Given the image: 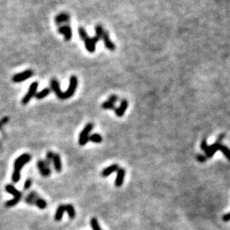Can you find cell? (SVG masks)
Segmentation results:
<instances>
[{
  "instance_id": "obj_1",
  "label": "cell",
  "mask_w": 230,
  "mask_h": 230,
  "mask_svg": "<svg viewBox=\"0 0 230 230\" xmlns=\"http://www.w3.org/2000/svg\"><path fill=\"white\" fill-rule=\"evenodd\" d=\"M79 34L82 38V40L84 42V45H85L86 49L89 52L93 53L95 52L96 50V44L99 40L102 39V37H103L104 32L106 31L104 30V29L102 28V25H97L95 27V32H96V35L93 38H89L87 32L84 30V28L80 27L79 29Z\"/></svg>"
},
{
  "instance_id": "obj_2",
  "label": "cell",
  "mask_w": 230,
  "mask_h": 230,
  "mask_svg": "<svg viewBox=\"0 0 230 230\" xmlns=\"http://www.w3.org/2000/svg\"><path fill=\"white\" fill-rule=\"evenodd\" d=\"M50 84L52 90L54 91V93H56L58 99H67L73 97V94L75 93V91L77 88V84H78V79H77L76 77L74 76V75L71 76L70 79L69 88H68L67 91L65 92L61 91V90L60 89L59 83H58V82L56 79H53L51 80Z\"/></svg>"
},
{
  "instance_id": "obj_3",
  "label": "cell",
  "mask_w": 230,
  "mask_h": 230,
  "mask_svg": "<svg viewBox=\"0 0 230 230\" xmlns=\"http://www.w3.org/2000/svg\"><path fill=\"white\" fill-rule=\"evenodd\" d=\"M224 135H220V137H219V138L218 139V141H217L214 143H213L212 145H211V146H209V145L207 144L205 139H204L203 141H202V142L201 143V148L202 150H204L205 152V154H206V156H205V157H206L207 159L211 158L217 151L220 150L221 152H223V154L226 156V159L230 161V150L228 147H226V146H224L223 144L221 143V141Z\"/></svg>"
},
{
  "instance_id": "obj_4",
  "label": "cell",
  "mask_w": 230,
  "mask_h": 230,
  "mask_svg": "<svg viewBox=\"0 0 230 230\" xmlns=\"http://www.w3.org/2000/svg\"><path fill=\"white\" fill-rule=\"evenodd\" d=\"M31 160V156L29 154H23L18 157L16 159L15 162H14V170L12 174V181L14 183H17L20 179V171H21L22 167L26 163H28Z\"/></svg>"
},
{
  "instance_id": "obj_5",
  "label": "cell",
  "mask_w": 230,
  "mask_h": 230,
  "mask_svg": "<svg viewBox=\"0 0 230 230\" xmlns=\"http://www.w3.org/2000/svg\"><path fill=\"white\" fill-rule=\"evenodd\" d=\"M93 128V123H88L84 128L83 129L82 132L80 133L79 138V143L81 146H84V145L87 143L88 141V138H89V133L92 131Z\"/></svg>"
},
{
  "instance_id": "obj_6",
  "label": "cell",
  "mask_w": 230,
  "mask_h": 230,
  "mask_svg": "<svg viewBox=\"0 0 230 230\" xmlns=\"http://www.w3.org/2000/svg\"><path fill=\"white\" fill-rule=\"evenodd\" d=\"M33 75H34V72L32 70H27L14 75L12 77V81L15 83H20V82H24V81L31 78Z\"/></svg>"
},
{
  "instance_id": "obj_7",
  "label": "cell",
  "mask_w": 230,
  "mask_h": 230,
  "mask_svg": "<svg viewBox=\"0 0 230 230\" xmlns=\"http://www.w3.org/2000/svg\"><path fill=\"white\" fill-rule=\"evenodd\" d=\"M38 82H33L30 84L29 88V91L27 92V93L24 96V97L22 99V103L23 105H26L29 101L32 99V98L35 95L37 89H38Z\"/></svg>"
},
{
  "instance_id": "obj_8",
  "label": "cell",
  "mask_w": 230,
  "mask_h": 230,
  "mask_svg": "<svg viewBox=\"0 0 230 230\" xmlns=\"http://www.w3.org/2000/svg\"><path fill=\"white\" fill-rule=\"evenodd\" d=\"M37 164H38V167L40 174L44 177L49 176V175L51 174L50 164L48 163L47 161H43V160H39Z\"/></svg>"
},
{
  "instance_id": "obj_9",
  "label": "cell",
  "mask_w": 230,
  "mask_h": 230,
  "mask_svg": "<svg viewBox=\"0 0 230 230\" xmlns=\"http://www.w3.org/2000/svg\"><path fill=\"white\" fill-rule=\"evenodd\" d=\"M58 32H59L61 34H64V38H65V40L69 41V40H71L73 34H72V29L69 25H62V26H61L60 28L58 29Z\"/></svg>"
},
{
  "instance_id": "obj_10",
  "label": "cell",
  "mask_w": 230,
  "mask_h": 230,
  "mask_svg": "<svg viewBox=\"0 0 230 230\" xmlns=\"http://www.w3.org/2000/svg\"><path fill=\"white\" fill-rule=\"evenodd\" d=\"M125 175H126V170L123 168H119L117 170V177L115 179V185L117 187L122 186L123 181H124Z\"/></svg>"
},
{
  "instance_id": "obj_11",
  "label": "cell",
  "mask_w": 230,
  "mask_h": 230,
  "mask_svg": "<svg viewBox=\"0 0 230 230\" xmlns=\"http://www.w3.org/2000/svg\"><path fill=\"white\" fill-rule=\"evenodd\" d=\"M128 101L126 100V99H123L121 102L120 106H119L118 108H116L115 109V114L117 117H123V115H124L125 111L128 108Z\"/></svg>"
},
{
  "instance_id": "obj_12",
  "label": "cell",
  "mask_w": 230,
  "mask_h": 230,
  "mask_svg": "<svg viewBox=\"0 0 230 230\" xmlns=\"http://www.w3.org/2000/svg\"><path fill=\"white\" fill-rule=\"evenodd\" d=\"M118 169H119L118 165L114 164V165H111V166L105 168L104 170L102 171V173H101V175H102V176H103V177H108V176H110L111 174H113L114 172L117 171Z\"/></svg>"
},
{
  "instance_id": "obj_13",
  "label": "cell",
  "mask_w": 230,
  "mask_h": 230,
  "mask_svg": "<svg viewBox=\"0 0 230 230\" xmlns=\"http://www.w3.org/2000/svg\"><path fill=\"white\" fill-rule=\"evenodd\" d=\"M102 40H103L105 46H106V47L107 48V49H108L109 50H111V51H115V50L116 47H115V44H114L111 41V40L109 39V34H108V32H106H106H104L103 37H102Z\"/></svg>"
},
{
  "instance_id": "obj_14",
  "label": "cell",
  "mask_w": 230,
  "mask_h": 230,
  "mask_svg": "<svg viewBox=\"0 0 230 230\" xmlns=\"http://www.w3.org/2000/svg\"><path fill=\"white\" fill-rule=\"evenodd\" d=\"M52 163L54 165L55 170H56L58 173H60L62 170V164H61V159L60 156L57 153H54V156H53Z\"/></svg>"
},
{
  "instance_id": "obj_15",
  "label": "cell",
  "mask_w": 230,
  "mask_h": 230,
  "mask_svg": "<svg viewBox=\"0 0 230 230\" xmlns=\"http://www.w3.org/2000/svg\"><path fill=\"white\" fill-rule=\"evenodd\" d=\"M5 191L7 192H8L9 194H11L14 196V198H18L21 200L22 197V193L20 191H18L17 189H16L13 185H8L5 186Z\"/></svg>"
},
{
  "instance_id": "obj_16",
  "label": "cell",
  "mask_w": 230,
  "mask_h": 230,
  "mask_svg": "<svg viewBox=\"0 0 230 230\" xmlns=\"http://www.w3.org/2000/svg\"><path fill=\"white\" fill-rule=\"evenodd\" d=\"M70 20V16L69 14H66V13H61V14H58L56 17V22L58 24H61L64 23H67Z\"/></svg>"
},
{
  "instance_id": "obj_17",
  "label": "cell",
  "mask_w": 230,
  "mask_h": 230,
  "mask_svg": "<svg viewBox=\"0 0 230 230\" xmlns=\"http://www.w3.org/2000/svg\"><path fill=\"white\" fill-rule=\"evenodd\" d=\"M64 211H65V205H60L57 209L56 215H55V220L56 221H60L61 220Z\"/></svg>"
},
{
  "instance_id": "obj_18",
  "label": "cell",
  "mask_w": 230,
  "mask_h": 230,
  "mask_svg": "<svg viewBox=\"0 0 230 230\" xmlns=\"http://www.w3.org/2000/svg\"><path fill=\"white\" fill-rule=\"evenodd\" d=\"M51 93V90L49 88H44L43 90L40 91L38 93H36L34 97H35L36 99H42L43 98H45L46 97H47L49 93Z\"/></svg>"
},
{
  "instance_id": "obj_19",
  "label": "cell",
  "mask_w": 230,
  "mask_h": 230,
  "mask_svg": "<svg viewBox=\"0 0 230 230\" xmlns=\"http://www.w3.org/2000/svg\"><path fill=\"white\" fill-rule=\"evenodd\" d=\"M88 141H91V142L93 143H99L102 141V137L99 135V134L97 133L92 134V135H90L89 138H88Z\"/></svg>"
},
{
  "instance_id": "obj_20",
  "label": "cell",
  "mask_w": 230,
  "mask_h": 230,
  "mask_svg": "<svg viewBox=\"0 0 230 230\" xmlns=\"http://www.w3.org/2000/svg\"><path fill=\"white\" fill-rule=\"evenodd\" d=\"M65 211H67L68 213V215L71 219H73L75 216V211L74 207L70 204H68V205H65Z\"/></svg>"
},
{
  "instance_id": "obj_21",
  "label": "cell",
  "mask_w": 230,
  "mask_h": 230,
  "mask_svg": "<svg viewBox=\"0 0 230 230\" xmlns=\"http://www.w3.org/2000/svg\"><path fill=\"white\" fill-rule=\"evenodd\" d=\"M34 205H35L36 206H38L40 209H44L47 208V202L43 200V199L38 197L35 200V203H34Z\"/></svg>"
},
{
  "instance_id": "obj_22",
  "label": "cell",
  "mask_w": 230,
  "mask_h": 230,
  "mask_svg": "<svg viewBox=\"0 0 230 230\" xmlns=\"http://www.w3.org/2000/svg\"><path fill=\"white\" fill-rule=\"evenodd\" d=\"M91 226L93 230H102L99 226L98 220L96 218H93L91 220Z\"/></svg>"
},
{
  "instance_id": "obj_23",
  "label": "cell",
  "mask_w": 230,
  "mask_h": 230,
  "mask_svg": "<svg viewBox=\"0 0 230 230\" xmlns=\"http://www.w3.org/2000/svg\"><path fill=\"white\" fill-rule=\"evenodd\" d=\"M102 108H104V109H111V110H114L115 111L116 107L115 105L110 102L109 101H106V102H104L102 104Z\"/></svg>"
},
{
  "instance_id": "obj_24",
  "label": "cell",
  "mask_w": 230,
  "mask_h": 230,
  "mask_svg": "<svg viewBox=\"0 0 230 230\" xmlns=\"http://www.w3.org/2000/svg\"><path fill=\"white\" fill-rule=\"evenodd\" d=\"M20 201V199L14 198V199H12V200L7 201L6 202H5V206L8 208L13 207V206H14V205H16Z\"/></svg>"
},
{
  "instance_id": "obj_25",
  "label": "cell",
  "mask_w": 230,
  "mask_h": 230,
  "mask_svg": "<svg viewBox=\"0 0 230 230\" xmlns=\"http://www.w3.org/2000/svg\"><path fill=\"white\" fill-rule=\"evenodd\" d=\"M53 156H54V153H53L52 151H49L47 154V159H46V161H47L48 163L51 164V162L52 161Z\"/></svg>"
},
{
  "instance_id": "obj_26",
  "label": "cell",
  "mask_w": 230,
  "mask_h": 230,
  "mask_svg": "<svg viewBox=\"0 0 230 230\" xmlns=\"http://www.w3.org/2000/svg\"><path fill=\"white\" fill-rule=\"evenodd\" d=\"M32 179H30V178H28V179H27L26 181L25 182V183H24L23 188L25 189V190H28V189L30 188L31 186H32Z\"/></svg>"
},
{
  "instance_id": "obj_27",
  "label": "cell",
  "mask_w": 230,
  "mask_h": 230,
  "mask_svg": "<svg viewBox=\"0 0 230 230\" xmlns=\"http://www.w3.org/2000/svg\"><path fill=\"white\" fill-rule=\"evenodd\" d=\"M117 100H118V97H117L116 95L110 96L108 99V101H109L110 102H111V103H113V104H115L116 102H117Z\"/></svg>"
},
{
  "instance_id": "obj_28",
  "label": "cell",
  "mask_w": 230,
  "mask_h": 230,
  "mask_svg": "<svg viewBox=\"0 0 230 230\" xmlns=\"http://www.w3.org/2000/svg\"><path fill=\"white\" fill-rule=\"evenodd\" d=\"M8 120H9V118L8 117H3L2 119L0 120V129L2 128L3 126H5L6 123H8Z\"/></svg>"
},
{
  "instance_id": "obj_29",
  "label": "cell",
  "mask_w": 230,
  "mask_h": 230,
  "mask_svg": "<svg viewBox=\"0 0 230 230\" xmlns=\"http://www.w3.org/2000/svg\"><path fill=\"white\" fill-rule=\"evenodd\" d=\"M223 220L224 221H226V222L229 221V220H230V212L227 213V214H226L225 215H224V216L223 217Z\"/></svg>"
},
{
  "instance_id": "obj_30",
  "label": "cell",
  "mask_w": 230,
  "mask_h": 230,
  "mask_svg": "<svg viewBox=\"0 0 230 230\" xmlns=\"http://www.w3.org/2000/svg\"><path fill=\"white\" fill-rule=\"evenodd\" d=\"M197 159L199 160V161H200V162H203V161H205V160L207 159V158L205 157V156H201V155H199L197 156Z\"/></svg>"
}]
</instances>
